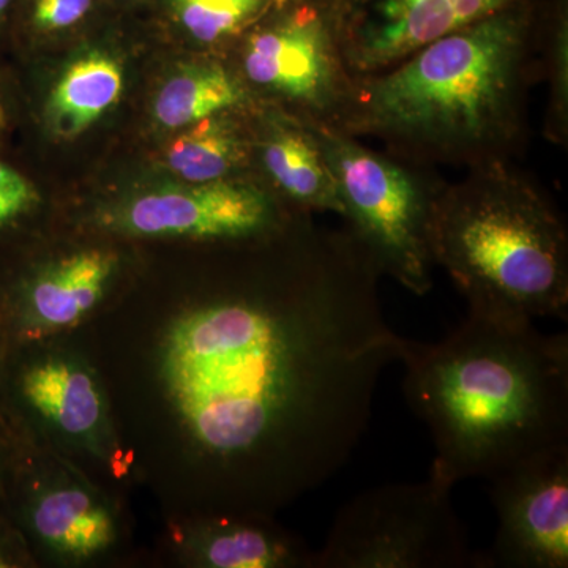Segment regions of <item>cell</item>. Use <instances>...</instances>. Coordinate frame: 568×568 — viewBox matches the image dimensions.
<instances>
[{
    "label": "cell",
    "mask_w": 568,
    "mask_h": 568,
    "mask_svg": "<svg viewBox=\"0 0 568 568\" xmlns=\"http://www.w3.org/2000/svg\"><path fill=\"white\" fill-rule=\"evenodd\" d=\"M32 528L37 536L71 558H91L114 540L110 514L78 488L52 489L33 504Z\"/></svg>",
    "instance_id": "2e32d148"
},
{
    "label": "cell",
    "mask_w": 568,
    "mask_h": 568,
    "mask_svg": "<svg viewBox=\"0 0 568 568\" xmlns=\"http://www.w3.org/2000/svg\"><path fill=\"white\" fill-rule=\"evenodd\" d=\"M245 80L301 112V121L335 126L353 99L338 24L321 10L301 7L253 32L242 51Z\"/></svg>",
    "instance_id": "8992f818"
},
{
    "label": "cell",
    "mask_w": 568,
    "mask_h": 568,
    "mask_svg": "<svg viewBox=\"0 0 568 568\" xmlns=\"http://www.w3.org/2000/svg\"><path fill=\"white\" fill-rule=\"evenodd\" d=\"M248 103L244 81L220 63H193L174 73L156 93L153 118L164 129H186Z\"/></svg>",
    "instance_id": "9a60e30c"
},
{
    "label": "cell",
    "mask_w": 568,
    "mask_h": 568,
    "mask_svg": "<svg viewBox=\"0 0 568 568\" xmlns=\"http://www.w3.org/2000/svg\"><path fill=\"white\" fill-rule=\"evenodd\" d=\"M7 126V115L6 111H3L2 104H0V133L6 130Z\"/></svg>",
    "instance_id": "7402d4cb"
},
{
    "label": "cell",
    "mask_w": 568,
    "mask_h": 568,
    "mask_svg": "<svg viewBox=\"0 0 568 568\" xmlns=\"http://www.w3.org/2000/svg\"><path fill=\"white\" fill-rule=\"evenodd\" d=\"M313 126L338 186L343 216L353 223L354 237L379 274L390 275L410 293H428L435 265L429 226L439 190L354 136L334 126Z\"/></svg>",
    "instance_id": "5b68a950"
},
{
    "label": "cell",
    "mask_w": 568,
    "mask_h": 568,
    "mask_svg": "<svg viewBox=\"0 0 568 568\" xmlns=\"http://www.w3.org/2000/svg\"><path fill=\"white\" fill-rule=\"evenodd\" d=\"M399 362L407 403L435 443L432 474L454 487L568 443L567 334L467 312L440 342L406 339Z\"/></svg>",
    "instance_id": "6da1fadb"
},
{
    "label": "cell",
    "mask_w": 568,
    "mask_h": 568,
    "mask_svg": "<svg viewBox=\"0 0 568 568\" xmlns=\"http://www.w3.org/2000/svg\"><path fill=\"white\" fill-rule=\"evenodd\" d=\"M20 394L31 409L65 435L89 437L102 425L99 386L74 362L50 358L29 366L21 375Z\"/></svg>",
    "instance_id": "7c38bea8"
},
{
    "label": "cell",
    "mask_w": 568,
    "mask_h": 568,
    "mask_svg": "<svg viewBox=\"0 0 568 568\" xmlns=\"http://www.w3.org/2000/svg\"><path fill=\"white\" fill-rule=\"evenodd\" d=\"M530 24L510 7L440 37L381 73L355 78L334 129L399 151L470 164L500 159L523 130Z\"/></svg>",
    "instance_id": "7a4b0ae2"
},
{
    "label": "cell",
    "mask_w": 568,
    "mask_h": 568,
    "mask_svg": "<svg viewBox=\"0 0 568 568\" xmlns=\"http://www.w3.org/2000/svg\"><path fill=\"white\" fill-rule=\"evenodd\" d=\"M489 480L497 530L485 568H567L568 443Z\"/></svg>",
    "instance_id": "52a82bcc"
},
{
    "label": "cell",
    "mask_w": 568,
    "mask_h": 568,
    "mask_svg": "<svg viewBox=\"0 0 568 568\" xmlns=\"http://www.w3.org/2000/svg\"><path fill=\"white\" fill-rule=\"evenodd\" d=\"M518 0H362L353 21L339 24L347 69L369 77L440 37L517 6Z\"/></svg>",
    "instance_id": "9c48e42d"
},
{
    "label": "cell",
    "mask_w": 568,
    "mask_h": 568,
    "mask_svg": "<svg viewBox=\"0 0 568 568\" xmlns=\"http://www.w3.org/2000/svg\"><path fill=\"white\" fill-rule=\"evenodd\" d=\"M115 230L141 237L244 241L274 230V200L254 183L222 179L140 194L110 216Z\"/></svg>",
    "instance_id": "ba28073f"
},
{
    "label": "cell",
    "mask_w": 568,
    "mask_h": 568,
    "mask_svg": "<svg viewBox=\"0 0 568 568\" xmlns=\"http://www.w3.org/2000/svg\"><path fill=\"white\" fill-rule=\"evenodd\" d=\"M11 6V0H0V21L6 17L7 11H9Z\"/></svg>",
    "instance_id": "44dd1931"
},
{
    "label": "cell",
    "mask_w": 568,
    "mask_h": 568,
    "mask_svg": "<svg viewBox=\"0 0 568 568\" xmlns=\"http://www.w3.org/2000/svg\"><path fill=\"white\" fill-rule=\"evenodd\" d=\"M452 488L429 474L418 484L362 493L336 514L312 568H485L452 504Z\"/></svg>",
    "instance_id": "277c9868"
},
{
    "label": "cell",
    "mask_w": 568,
    "mask_h": 568,
    "mask_svg": "<svg viewBox=\"0 0 568 568\" xmlns=\"http://www.w3.org/2000/svg\"><path fill=\"white\" fill-rule=\"evenodd\" d=\"M114 265V254L92 250L43 268L21 295L18 325L51 332L77 324L102 301Z\"/></svg>",
    "instance_id": "30bf717a"
},
{
    "label": "cell",
    "mask_w": 568,
    "mask_h": 568,
    "mask_svg": "<svg viewBox=\"0 0 568 568\" xmlns=\"http://www.w3.org/2000/svg\"><path fill=\"white\" fill-rule=\"evenodd\" d=\"M197 562L212 568L312 567L313 552L293 537L242 518L216 519L194 544Z\"/></svg>",
    "instance_id": "5bb4252c"
},
{
    "label": "cell",
    "mask_w": 568,
    "mask_h": 568,
    "mask_svg": "<svg viewBox=\"0 0 568 568\" xmlns=\"http://www.w3.org/2000/svg\"><path fill=\"white\" fill-rule=\"evenodd\" d=\"M121 63L104 52H91L70 63L47 104L51 133L61 140L80 136L121 99Z\"/></svg>",
    "instance_id": "4fadbf2b"
},
{
    "label": "cell",
    "mask_w": 568,
    "mask_h": 568,
    "mask_svg": "<svg viewBox=\"0 0 568 568\" xmlns=\"http://www.w3.org/2000/svg\"><path fill=\"white\" fill-rule=\"evenodd\" d=\"M263 0H174V10L185 31L200 43H219L245 28L256 17Z\"/></svg>",
    "instance_id": "ac0fdd59"
},
{
    "label": "cell",
    "mask_w": 568,
    "mask_h": 568,
    "mask_svg": "<svg viewBox=\"0 0 568 568\" xmlns=\"http://www.w3.org/2000/svg\"><path fill=\"white\" fill-rule=\"evenodd\" d=\"M260 155L265 173L295 204L345 215L338 186L312 123L301 119L275 123L261 141Z\"/></svg>",
    "instance_id": "8fae6325"
},
{
    "label": "cell",
    "mask_w": 568,
    "mask_h": 568,
    "mask_svg": "<svg viewBox=\"0 0 568 568\" xmlns=\"http://www.w3.org/2000/svg\"><path fill=\"white\" fill-rule=\"evenodd\" d=\"M92 0H33V22L41 31L77 24L91 10Z\"/></svg>",
    "instance_id": "ffe728a7"
},
{
    "label": "cell",
    "mask_w": 568,
    "mask_h": 568,
    "mask_svg": "<svg viewBox=\"0 0 568 568\" xmlns=\"http://www.w3.org/2000/svg\"><path fill=\"white\" fill-rule=\"evenodd\" d=\"M429 245L470 313L567 321L566 224L503 159L474 163L465 181L437 192Z\"/></svg>",
    "instance_id": "3957f363"
},
{
    "label": "cell",
    "mask_w": 568,
    "mask_h": 568,
    "mask_svg": "<svg viewBox=\"0 0 568 568\" xmlns=\"http://www.w3.org/2000/svg\"><path fill=\"white\" fill-rule=\"evenodd\" d=\"M227 112L186 126L170 145V170L190 183L230 179L248 156V140Z\"/></svg>",
    "instance_id": "e0dca14e"
},
{
    "label": "cell",
    "mask_w": 568,
    "mask_h": 568,
    "mask_svg": "<svg viewBox=\"0 0 568 568\" xmlns=\"http://www.w3.org/2000/svg\"><path fill=\"white\" fill-rule=\"evenodd\" d=\"M37 201L32 183L0 162V230L26 215Z\"/></svg>",
    "instance_id": "d6986e66"
}]
</instances>
